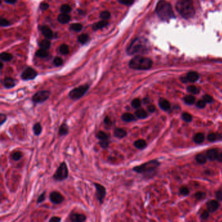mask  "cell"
<instances>
[{"mask_svg":"<svg viewBox=\"0 0 222 222\" xmlns=\"http://www.w3.org/2000/svg\"><path fill=\"white\" fill-rule=\"evenodd\" d=\"M6 121L7 116L4 114V113H1V114H0V124H1V126L4 124Z\"/></svg>","mask_w":222,"mask_h":222,"instance_id":"56","label":"cell"},{"mask_svg":"<svg viewBox=\"0 0 222 222\" xmlns=\"http://www.w3.org/2000/svg\"><path fill=\"white\" fill-rule=\"evenodd\" d=\"M110 143V140H104V141H100L98 142V145L101 148L104 149H106L107 148L109 147Z\"/></svg>","mask_w":222,"mask_h":222,"instance_id":"44","label":"cell"},{"mask_svg":"<svg viewBox=\"0 0 222 222\" xmlns=\"http://www.w3.org/2000/svg\"><path fill=\"white\" fill-rule=\"evenodd\" d=\"M61 221V218L58 217V216H53L49 220V222H60Z\"/></svg>","mask_w":222,"mask_h":222,"instance_id":"58","label":"cell"},{"mask_svg":"<svg viewBox=\"0 0 222 222\" xmlns=\"http://www.w3.org/2000/svg\"><path fill=\"white\" fill-rule=\"evenodd\" d=\"M131 106H132L133 108H135V109H139L141 106V100L139 98H135L132 100V102H131Z\"/></svg>","mask_w":222,"mask_h":222,"instance_id":"36","label":"cell"},{"mask_svg":"<svg viewBox=\"0 0 222 222\" xmlns=\"http://www.w3.org/2000/svg\"><path fill=\"white\" fill-rule=\"evenodd\" d=\"M133 145L136 148V149L139 150H143L145 148H146L147 144V142L144 140V139H138L133 143Z\"/></svg>","mask_w":222,"mask_h":222,"instance_id":"25","label":"cell"},{"mask_svg":"<svg viewBox=\"0 0 222 222\" xmlns=\"http://www.w3.org/2000/svg\"><path fill=\"white\" fill-rule=\"evenodd\" d=\"M59 52H60L62 54L64 55H67L69 53V48L68 46V45L63 44L59 48Z\"/></svg>","mask_w":222,"mask_h":222,"instance_id":"41","label":"cell"},{"mask_svg":"<svg viewBox=\"0 0 222 222\" xmlns=\"http://www.w3.org/2000/svg\"><path fill=\"white\" fill-rule=\"evenodd\" d=\"M110 16H111L110 13L108 12V11H106L102 12L100 13V18L102 20H107L109 19L110 18Z\"/></svg>","mask_w":222,"mask_h":222,"instance_id":"46","label":"cell"},{"mask_svg":"<svg viewBox=\"0 0 222 222\" xmlns=\"http://www.w3.org/2000/svg\"><path fill=\"white\" fill-rule=\"evenodd\" d=\"M69 176V169L65 162H63L59 165L58 169L53 175V178L56 181H63Z\"/></svg>","mask_w":222,"mask_h":222,"instance_id":"6","label":"cell"},{"mask_svg":"<svg viewBox=\"0 0 222 222\" xmlns=\"http://www.w3.org/2000/svg\"><path fill=\"white\" fill-rule=\"evenodd\" d=\"M39 7L42 11H45V10H47L48 8H49V5H48L47 3H42V4L40 5Z\"/></svg>","mask_w":222,"mask_h":222,"instance_id":"57","label":"cell"},{"mask_svg":"<svg viewBox=\"0 0 222 222\" xmlns=\"http://www.w3.org/2000/svg\"><path fill=\"white\" fill-rule=\"evenodd\" d=\"M4 1L8 4H14L16 3V0H4Z\"/></svg>","mask_w":222,"mask_h":222,"instance_id":"60","label":"cell"},{"mask_svg":"<svg viewBox=\"0 0 222 222\" xmlns=\"http://www.w3.org/2000/svg\"><path fill=\"white\" fill-rule=\"evenodd\" d=\"M121 119L125 123H130L136 121V117L130 113H124L121 115Z\"/></svg>","mask_w":222,"mask_h":222,"instance_id":"19","label":"cell"},{"mask_svg":"<svg viewBox=\"0 0 222 222\" xmlns=\"http://www.w3.org/2000/svg\"><path fill=\"white\" fill-rule=\"evenodd\" d=\"M160 166V162L157 160H152L140 166L133 167L132 170L133 171L141 174L145 178L150 179L157 174L158 167Z\"/></svg>","mask_w":222,"mask_h":222,"instance_id":"1","label":"cell"},{"mask_svg":"<svg viewBox=\"0 0 222 222\" xmlns=\"http://www.w3.org/2000/svg\"><path fill=\"white\" fill-rule=\"evenodd\" d=\"M51 93L49 91L43 90L37 92L33 95L31 100L35 104H42L49 98Z\"/></svg>","mask_w":222,"mask_h":222,"instance_id":"8","label":"cell"},{"mask_svg":"<svg viewBox=\"0 0 222 222\" xmlns=\"http://www.w3.org/2000/svg\"><path fill=\"white\" fill-rule=\"evenodd\" d=\"M187 91L190 93L193 94V95H197L200 92V89L195 86V85H190L187 87Z\"/></svg>","mask_w":222,"mask_h":222,"instance_id":"33","label":"cell"},{"mask_svg":"<svg viewBox=\"0 0 222 222\" xmlns=\"http://www.w3.org/2000/svg\"><path fill=\"white\" fill-rule=\"evenodd\" d=\"M199 78V75L197 72H195V71H192V72H188L186 74V76L182 77L181 78V80L183 82V83H186V82H192V83H194V82L197 81L198 79Z\"/></svg>","mask_w":222,"mask_h":222,"instance_id":"12","label":"cell"},{"mask_svg":"<svg viewBox=\"0 0 222 222\" xmlns=\"http://www.w3.org/2000/svg\"><path fill=\"white\" fill-rule=\"evenodd\" d=\"M156 12L162 20L167 22L175 18L171 5L165 0H160L156 7Z\"/></svg>","mask_w":222,"mask_h":222,"instance_id":"2","label":"cell"},{"mask_svg":"<svg viewBox=\"0 0 222 222\" xmlns=\"http://www.w3.org/2000/svg\"><path fill=\"white\" fill-rule=\"evenodd\" d=\"M45 194H46V192L44 191L42 192L41 194L39 195L37 199V203L40 204L45 201V199H46V196H45Z\"/></svg>","mask_w":222,"mask_h":222,"instance_id":"47","label":"cell"},{"mask_svg":"<svg viewBox=\"0 0 222 222\" xmlns=\"http://www.w3.org/2000/svg\"><path fill=\"white\" fill-rule=\"evenodd\" d=\"M113 136L114 137L118 139H123L127 136V132L123 128H116L113 130Z\"/></svg>","mask_w":222,"mask_h":222,"instance_id":"17","label":"cell"},{"mask_svg":"<svg viewBox=\"0 0 222 222\" xmlns=\"http://www.w3.org/2000/svg\"><path fill=\"white\" fill-rule=\"evenodd\" d=\"M203 100L204 101L206 102V103H212L214 101V98L212 96H210L209 95H205L203 96Z\"/></svg>","mask_w":222,"mask_h":222,"instance_id":"51","label":"cell"},{"mask_svg":"<svg viewBox=\"0 0 222 222\" xmlns=\"http://www.w3.org/2000/svg\"><path fill=\"white\" fill-rule=\"evenodd\" d=\"M218 160L220 161V162H222V152L221 153H220V155H219Z\"/></svg>","mask_w":222,"mask_h":222,"instance_id":"62","label":"cell"},{"mask_svg":"<svg viewBox=\"0 0 222 222\" xmlns=\"http://www.w3.org/2000/svg\"><path fill=\"white\" fill-rule=\"evenodd\" d=\"M94 186H95L96 188V193L95 195L96 199L99 202L100 204H102L104 202V200L106 195V188H105L103 185H102L99 183H94Z\"/></svg>","mask_w":222,"mask_h":222,"instance_id":"9","label":"cell"},{"mask_svg":"<svg viewBox=\"0 0 222 222\" xmlns=\"http://www.w3.org/2000/svg\"><path fill=\"white\" fill-rule=\"evenodd\" d=\"M3 66H4V65H3L2 63H1V70L3 69Z\"/></svg>","mask_w":222,"mask_h":222,"instance_id":"63","label":"cell"},{"mask_svg":"<svg viewBox=\"0 0 222 222\" xmlns=\"http://www.w3.org/2000/svg\"><path fill=\"white\" fill-rule=\"evenodd\" d=\"M179 192H180L181 194L183 195H188L190 193V190L186 186H183L181 187L180 190H179Z\"/></svg>","mask_w":222,"mask_h":222,"instance_id":"48","label":"cell"},{"mask_svg":"<svg viewBox=\"0 0 222 222\" xmlns=\"http://www.w3.org/2000/svg\"><path fill=\"white\" fill-rule=\"evenodd\" d=\"M88 39H89V36H88L87 34L83 33V34H81L80 35L78 36V41H79V42H80V43L84 44L86 42H87Z\"/></svg>","mask_w":222,"mask_h":222,"instance_id":"40","label":"cell"},{"mask_svg":"<svg viewBox=\"0 0 222 222\" xmlns=\"http://www.w3.org/2000/svg\"><path fill=\"white\" fill-rule=\"evenodd\" d=\"M206 104V102L204 101V100H199L197 101V103H196V106L198 108H200V109H203V108L205 107Z\"/></svg>","mask_w":222,"mask_h":222,"instance_id":"49","label":"cell"},{"mask_svg":"<svg viewBox=\"0 0 222 222\" xmlns=\"http://www.w3.org/2000/svg\"><path fill=\"white\" fill-rule=\"evenodd\" d=\"M89 85L87 84L82 85L78 87H76L70 91L69 93V97L72 100H77L81 98L87 93L88 90L89 89Z\"/></svg>","mask_w":222,"mask_h":222,"instance_id":"7","label":"cell"},{"mask_svg":"<svg viewBox=\"0 0 222 222\" xmlns=\"http://www.w3.org/2000/svg\"><path fill=\"white\" fill-rule=\"evenodd\" d=\"M48 55H49V53H48V50L43 49V48H41V49L37 51L36 52V56L41 58H47Z\"/></svg>","mask_w":222,"mask_h":222,"instance_id":"32","label":"cell"},{"mask_svg":"<svg viewBox=\"0 0 222 222\" xmlns=\"http://www.w3.org/2000/svg\"><path fill=\"white\" fill-rule=\"evenodd\" d=\"M209 211H207V210H204V211H203V212H202V214H201L200 218H201V220H207V219H208V218H209Z\"/></svg>","mask_w":222,"mask_h":222,"instance_id":"53","label":"cell"},{"mask_svg":"<svg viewBox=\"0 0 222 222\" xmlns=\"http://www.w3.org/2000/svg\"><path fill=\"white\" fill-rule=\"evenodd\" d=\"M69 220L72 222H84L87 220L86 216L84 214L72 212L69 215Z\"/></svg>","mask_w":222,"mask_h":222,"instance_id":"13","label":"cell"},{"mask_svg":"<svg viewBox=\"0 0 222 222\" xmlns=\"http://www.w3.org/2000/svg\"><path fill=\"white\" fill-rule=\"evenodd\" d=\"M69 132V126L67 123H63L59 129V136H65L67 135Z\"/></svg>","mask_w":222,"mask_h":222,"instance_id":"21","label":"cell"},{"mask_svg":"<svg viewBox=\"0 0 222 222\" xmlns=\"http://www.w3.org/2000/svg\"><path fill=\"white\" fill-rule=\"evenodd\" d=\"M143 103L145 104H149L150 102V98H147H147H145L143 100Z\"/></svg>","mask_w":222,"mask_h":222,"instance_id":"61","label":"cell"},{"mask_svg":"<svg viewBox=\"0 0 222 222\" xmlns=\"http://www.w3.org/2000/svg\"><path fill=\"white\" fill-rule=\"evenodd\" d=\"M58 20L59 23L65 24L69 22L70 20V16L69 15V14L61 13L59 15Z\"/></svg>","mask_w":222,"mask_h":222,"instance_id":"24","label":"cell"},{"mask_svg":"<svg viewBox=\"0 0 222 222\" xmlns=\"http://www.w3.org/2000/svg\"><path fill=\"white\" fill-rule=\"evenodd\" d=\"M39 46L41 48H43V49L48 50L51 46V43H50V42L48 41V40L45 39V40H43V41H42L41 42H40Z\"/></svg>","mask_w":222,"mask_h":222,"instance_id":"37","label":"cell"},{"mask_svg":"<svg viewBox=\"0 0 222 222\" xmlns=\"http://www.w3.org/2000/svg\"><path fill=\"white\" fill-rule=\"evenodd\" d=\"M37 71L31 67H28L22 72L21 74V78L25 81L32 80L37 76Z\"/></svg>","mask_w":222,"mask_h":222,"instance_id":"10","label":"cell"},{"mask_svg":"<svg viewBox=\"0 0 222 222\" xmlns=\"http://www.w3.org/2000/svg\"><path fill=\"white\" fill-rule=\"evenodd\" d=\"M119 1L120 2L121 4L130 6V5L133 4V0H119Z\"/></svg>","mask_w":222,"mask_h":222,"instance_id":"52","label":"cell"},{"mask_svg":"<svg viewBox=\"0 0 222 222\" xmlns=\"http://www.w3.org/2000/svg\"><path fill=\"white\" fill-rule=\"evenodd\" d=\"M206 193L205 192H197L194 195V197L197 199V200H202L206 197Z\"/></svg>","mask_w":222,"mask_h":222,"instance_id":"45","label":"cell"},{"mask_svg":"<svg viewBox=\"0 0 222 222\" xmlns=\"http://www.w3.org/2000/svg\"><path fill=\"white\" fill-rule=\"evenodd\" d=\"M207 207L209 212L213 213L218 209L219 207H220V203H219L218 200H210L208 201Z\"/></svg>","mask_w":222,"mask_h":222,"instance_id":"15","label":"cell"},{"mask_svg":"<svg viewBox=\"0 0 222 222\" xmlns=\"http://www.w3.org/2000/svg\"><path fill=\"white\" fill-rule=\"evenodd\" d=\"M216 198L218 201H222V191L221 190H218L216 191L215 193Z\"/></svg>","mask_w":222,"mask_h":222,"instance_id":"55","label":"cell"},{"mask_svg":"<svg viewBox=\"0 0 222 222\" xmlns=\"http://www.w3.org/2000/svg\"><path fill=\"white\" fill-rule=\"evenodd\" d=\"M158 105L160 109L166 111V112H168L171 108V105L170 102L164 98L160 99V100L158 102Z\"/></svg>","mask_w":222,"mask_h":222,"instance_id":"18","label":"cell"},{"mask_svg":"<svg viewBox=\"0 0 222 222\" xmlns=\"http://www.w3.org/2000/svg\"><path fill=\"white\" fill-rule=\"evenodd\" d=\"M152 65V61L149 58L141 56H136L129 62V67L135 70H148Z\"/></svg>","mask_w":222,"mask_h":222,"instance_id":"5","label":"cell"},{"mask_svg":"<svg viewBox=\"0 0 222 222\" xmlns=\"http://www.w3.org/2000/svg\"><path fill=\"white\" fill-rule=\"evenodd\" d=\"M104 124L105 125V127L106 128V129H109L110 128L112 127L113 125V121L112 119H110L109 116H106L104 119Z\"/></svg>","mask_w":222,"mask_h":222,"instance_id":"35","label":"cell"},{"mask_svg":"<svg viewBox=\"0 0 222 222\" xmlns=\"http://www.w3.org/2000/svg\"><path fill=\"white\" fill-rule=\"evenodd\" d=\"M176 9L186 19L192 18L195 13L192 0H178L176 4Z\"/></svg>","mask_w":222,"mask_h":222,"instance_id":"3","label":"cell"},{"mask_svg":"<svg viewBox=\"0 0 222 222\" xmlns=\"http://www.w3.org/2000/svg\"><path fill=\"white\" fill-rule=\"evenodd\" d=\"M184 102L188 105H193L195 102V98L192 95H186L184 97Z\"/></svg>","mask_w":222,"mask_h":222,"instance_id":"31","label":"cell"},{"mask_svg":"<svg viewBox=\"0 0 222 222\" xmlns=\"http://www.w3.org/2000/svg\"><path fill=\"white\" fill-rule=\"evenodd\" d=\"M148 49V42L145 39L137 38L131 42L128 47L126 52L130 56L138 53L146 52Z\"/></svg>","mask_w":222,"mask_h":222,"instance_id":"4","label":"cell"},{"mask_svg":"<svg viewBox=\"0 0 222 222\" xmlns=\"http://www.w3.org/2000/svg\"><path fill=\"white\" fill-rule=\"evenodd\" d=\"M0 22H1L0 25H1V26H2V27H7V26H8V25H10L9 22H8L7 20L5 19V18H1V21Z\"/></svg>","mask_w":222,"mask_h":222,"instance_id":"54","label":"cell"},{"mask_svg":"<svg viewBox=\"0 0 222 222\" xmlns=\"http://www.w3.org/2000/svg\"><path fill=\"white\" fill-rule=\"evenodd\" d=\"M0 57H1V60L4 61H5V62L10 61L11 60H12V59H13V56L11 55V53H8L7 52L1 53Z\"/></svg>","mask_w":222,"mask_h":222,"instance_id":"34","label":"cell"},{"mask_svg":"<svg viewBox=\"0 0 222 222\" xmlns=\"http://www.w3.org/2000/svg\"><path fill=\"white\" fill-rule=\"evenodd\" d=\"M193 139L195 143L201 144L204 142V139H205V136L203 133H197L193 136Z\"/></svg>","mask_w":222,"mask_h":222,"instance_id":"26","label":"cell"},{"mask_svg":"<svg viewBox=\"0 0 222 222\" xmlns=\"http://www.w3.org/2000/svg\"><path fill=\"white\" fill-rule=\"evenodd\" d=\"M207 159L208 158L207 155H204L203 153L198 154V155H197L195 156V160L200 164H205L207 161Z\"/></svg>","mask_w":222,"mask_h":222,"instance_id":"29","label":"cell"},{"mask_svg":"<svg viewBox=\"0 0 222 222\" xmlns=\"http://www.w3.org/2000/svg\"><path fill=\"white\" fill-rule=\"evenodd\" d=\"M95 137L97 138L100 141H104V140H110V135L107 134L104 131H98V132L96 133Z\"/></svg>","mask_w":222,"mask_h":222,"instance_id":"23","label":"cell"},{"mask_svg":"<svg viewBox=\"0 0 222 222\" xmlns=\"http://www.w3.org/2000/svg\"><path fill=\"white\" fill-rule=\"evenodd\" d=\"M70 30H73L74 31H80L82 28H83V26H82V25L81 24H79V23H75V24H72V25H70Z\"/></svg>","mask_w":222,"mask_h":222,"instance_id":"42","label":"cell"},{"mask_svg":"<svg viewBox=\"0 0 222 222\" xmlns=\"http://www.w3.org/2000/svg\"><path fill=\"white\" fill-rule=\"evenodd\" d=\"M22 156H23V155H22L21 152L17 151L15 152L11 155V158H12L14 161H18L22 158Z\"/></svg>","mask_w":222,"mask_h":222,"instance_id":"39","label":"cell"},{"mask_svg":"<svg viewBox=\"0 0 222 222\" xmlns=\"http://www.w3.org/2000/svg\"><path fill=\"white\" fill-rule=\"evenodd\" d=\"M41 31L42 35L47 39H52L53 37V34L50 28L47 26H43L41 27Z\"/></svg>","mask_w":222,"mask_h":222,"instance_id":"22","label":"cell"},{"mask_svg":"<svg viewBox=\"0 0 222 222\" xmlns=\"http://www.w3.org/2000/svg\"><path fill=\"white\" fill-rule=\"evenodd\" d=\"M50 201L54 204H60L65 200L64 196L57 191H53L50 193Z\"/></svg>","mask_w":222,"mask_h":222,"instance_id":"11","label":"cell"},{"mask_svg":"<svg viewBox=\"0 0 222 222\" xmlns=\"http://www.w3.org/2000/svg\"><path fill=\"white\" fill-rule=\"evenodd\" d=\"M182 119H183L185 122H186V123H190V122L192 121L193 117L191 114H190L188 113L184 112L183 113V114H182Z\"/></svg>","mask_w":222,"mask_h":222,"instance_id":"38","label":"cell"},{"mask_svg":"<svg viewBox=\"0 0 222 222\" xmlns=\"http://www.w3.org/2000/svg\"><path fill=\"white\" fill-rule=\"evenodd\" d=\"M108 24H108L107 20H103L97 22V23H95V24H93V29L95 31L100 30V29H102V28L106 27Z\"/></svg>","mask_w":222,"mask_h":222,"instance_id":"28","label":"cell"},{"mask_svg":"<svg viewBox=\"0 0 222 222\" xmlns=\"http://www.w3.org/2000/svg\"><path fill=\"white\" fill-rule=\"evenodd\" d=\"M2 84L5 89H11V88H13L16 85V81L12 78L7 77V78L4 79V80L2 81Z\"/></svg>","mask_w":222,"mask_h":222,"instance_id":"16","label":"cell"},{"mask_svg":"<svg viewBox=\"0 0 222 222\" xmlns=\"http://www.w3.org/2000/svg\"><path fill=\"white\" fill-rule=\"evenodd\" d=\"M63 59L60 58H59V57H56V58L54 59V60H53V63L56 67L61 66V65H63Z\"/></svg>","mask_w":222,"mask_h":222,"instance_id":"50","label":"cell"},{"mask_svg":"<svg viewBox=\"0 0 222 222\" xmlns=\"http://www.w3.org/2000/svg\"><path fill=\"white\" fill-rule=\"evenodd\" d=\"M208 141L210 142H214L222 139V137L220 134L218 133H210L207 136Z\"/></svg>","mask_w":222,"mask_h":222,"instance_id":"27","label":"cell"},{"mask_svg":"<svg viewBox=\"0 0 222 222\" xmlns=\"http://www.w3.org/2000/svg\"><path fill=\"white\" fill-rule=\"evenodd\" d=\"M71 7L69 6V5L65 4L63 5L60 8V10L61 11L62 13H65V14H69L70 11H71Z\"/></svg>","mask_w":222,"mask_h":222,"instance_id":"43","label":"cell"},{"mask_svg":"<svg viewBox=\"0 0 222 222\" xmlns=\"http://www.w3.org/2000/svg\"><path fill=\"white\" fill-rule=\"evenodd\" d=\"M206 155L207 156V158L209 159V160L211 161H214L218 160L220 153H219V150L217 149H211L208 150Z\"/></svg>","mask_w":222,"mask_h":222,"instance_id":"14","label":"cell"},{"mask_svg":"<svg viewBox=\"0 0 222 222\" xmlns=\"http://www.w3.org/2000/svg\"><path fill=\"white\" fill-rule=\"evenodd\" d=\"M135 116L136 117V118L139 119H146L148 117V113L146 112L145 110L142 109V108H139L134 113Z\"/></svg>","mask_w":222,"mask_h":222,"instance_id":"20","label":"cell"},{"mask_svg":"<svg viewBox=\"0 0 222 222\" xmlns=\"http://www.w3.org/2000/svg\"><path fill=\"white\" fill-rule=\"evenodd\" d=\"M33 132L34 133V134L37 136H39L41 135V133L42 131V127L41 126V124L39 123H36L33 126Z\"/></svg>","mask_w":222,"mask_h":222,"instance_id":"30","label":"cell"},{"mask_svg":"<svg viewBox=\"0 0 222 222\" xmlns=\"http://www.w3.org/2000/svg\"><path fill=\"white\" fill-rule=\"evenodd\" d=\"M147 110L150 113H154L156 111V107L154 105H149L147 106Z\"/></svg>","mask_w":222,"mask_h":222,"instance_id":"59","label":"cell"}]
</instances>
